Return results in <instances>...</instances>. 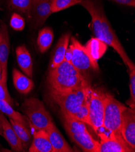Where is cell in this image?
Returning a JSON list of instances; mask_svg holds the SVG:
<instances>
[{"mask_svg": "<svg viewBox=\"0 0 135 152\" xmlns=\"http://www.w3.org/2000/svg\"><path fill=\"white\" fill-rule=\"evenodd\" d=\"M82 0H51L52 13L60 12L69 7L80 4Z\"/></svg>", "mask_w": 135, "mask_h": 152, "instance_id": "obj_23", "label": "cell"}, {"mask_svg": "<svg viewBox=\"0 0 135 152\" xmlns=\"http://www.w3.org/2000/svg\"><path fill=\"white\" fill-rule=\"evenodd\" d=\"M70 36V34H66L60 38L52 57L50 66L51 69L58 67L64 61L66 50L69 47Z\"/></svg>", "mask_w": 135, "mask_h": 152, "instance_id": "obj_18", "label": "cell"}, {"mask_svg": "<svg viewBox=\"0 0 135 152\" xmlns=\"http://www.w3.org/2000/svg\"><path fill=\"white\" fill-rule=\"evenodd\" d=\"M1 78H2V70H1V66H0V83L1 82Z\"/></svg>", "mask_w": 135, "mask_h": 152, "instance_id": "obj_32", "label": "cell"}, {"mask_svg": "<svg viewBox=\"0 0 135 152\" xmlns=\"http://www.w3.org/2000/svg\"><path fill=\"white\" fill-rule=\"evenodd\" d=\"M10 27L17 31H21L25 27V21L20 15L14 13L12 15L10 21Z\"/></svg>", "mask_w": 135, "mask_h": 152, "instance_id": "obj_26", "label": "cell"}, {"mask_svg": "<svg viewBox=\"0 0 135 152\" xmlns=\"http://www.w3.org/2000/svg\"><path fill=\"white\" fill-rule=\"evenodd\" d=\"M21 110L28 119L30 124L36 130H46L53 123L43 102L38 98L26 99L21 105Z\"/></svg>", "mask_w": 135, "mask_h": 152, "instance_id": "obj_4", "label": "cell"}, {"mask_svg": "<svg viewBox=\"0 0 135 152\" xmlns=\"http://www.w3.org/2000/svg\"><path fill=\"white\" fill-rule=\"evenodd\" d=\"M12 77L14 86L20 94L27 95L34 88V84L32 80L18 70H13Z\"/></svg>", "mask_w": 135, "mask_h": 152, "instance_id": "obj_17", "label": "cell"}, {"mask_svg": "<svg viewBox=\"0 0 135 152\" xmlns=\"http://www.w3.org/2000/svg\"><path fill=\"white\" fill-rule=\"evenodd\" d=\"M72 50L71 48L69 46L68 48L66 50V53H65V56H64V61H70V60L72 58Z\"/></svg>", "mask_w": 135, "mask_h": 152, "instance_id": "obj_30", "label": "cell"}, {"mask_svg": "<svg viewBox=\"0 0 135 152\" xmlns=\"http://www.w3.org/2000/svg\"><path fill=\"white\" fill-rule=\"evenodd\" d=\"M30 152H53L46 130H36L28 148Z\"/></svg>", "mask_w": 135, "mask_h": 152, "instance_id": "obj_15", "label": "cell"}, {"mask_svg": "<svg viewBox=\"0 0 135 152\" xmlns=\"http://www.w3.org/2000/svg\"><path fill=\"white\" fill-rule=\"evenodd\" d=\"M69 47L72 53L70 63L80 73L83 75V73L89 70H98V61L92 59L85 47L74 37L71 38V44Z\"/></svg>", "mask_w": 135, "mask_h": 152, "instance_id": "obj_7", "label": "cell"}, {"mask_svg": "<svg viewBox=\"0 0 135 152\" xmlns=\"http://www.w3.org/2000/svg\"><path fill=\"white\" fill-rule=\"evenodd\" d=\"M0 121L3 127V136L7 141L12 150L15 151H24L21 142L15 132L10 121H7L2 112H0Z\"/></svg>", "mask_w": 135, "mask_h": 152, "instance_id": "obj_13", "label": "cell"}, {"mask_svg": "<svg viewBox=\"0 0 135 152\" xmlns=\"http://www.w3.org/2000/svg\"><path fill=\"white\" fill-rule=\"evenodd\" d=\"M80 4L90 15L92 29L95 38L113 48L130 71L135 69L134 63L126 52L106 17L101 0H82Z\"/></svg>", "mask_w": 135, "mask_h": 152, "instance_id": "obj_1", "label": "cell"}, {"mask_svg": "<svg viewBox=\"0 0 135 152\" xmlns=\"http://www.w3.org/2000/svg\"><path fill=\"white\" fill-rule=\"evenodd\" d=\"M64 127L70 139L83 151L98 152L99 142L88 132L85 124L72 116L63 115Z\"/></svg>", "mask_w": 135, "mask_h": 152, "instance_id": "obj_3", "label": "cell"}, {"mask_svg": "<svg viewBox=\"0 0 135 152\" xmlns=\"http://www.w3.org/2000/svg\"><path fill=\"white\" fill-rule=\"evenodd\" d=\"M72 118L80 121H81V122L85 123V124H88L91 126V123L89 116V109L87 99H86L85 102L81 105V107H80L78 112L73 116H72Z\"/></svg>", "mask_w": 135, "mask_h": 152, "instance_id": "obj_25", "label": "cell"}, {"mask_svg": "<svg viewBox=\"0 0 135 152\" xmlns=\"http://www.w3.org/2000/svg\"><path fill=\"white\" fill-rule=\"evenodd\" d=\"M16 55L18 64L25 73L30 78L33 77V63L31 54L25 45H20L16 49Z\"/></svg>", "mask_w": 135, "mask_h": 152, "instance_id": "obj_16", "label": "cell"}, {"mask_svg": "<svg viewBox=\"0 0 135 152\" xmlns=\"http://www.w3.org/2000/svg\"><path fill=\"white\" fill-rule=\"evenodd\" d=\"M0 99L7 102L11 105L13 104V99L9 94L7 87L4 86L1 82L0 83Z\"/></svg>", "mask_w": 135, "mask_h": 152, "instance_id": "obj_28", "label": "cell"}, {"mask_svg": "<svg viewBox=\"0 0 135 152\" xmlns=\"http://www.w3.org/2000/svg\"><path fill=\"white\" fill-rule=\"evenodd\" d=\"M53 152H72L73 150L53 123L46 130Z\"/></svg>", "mask_w": 135, "mask_h": 152, "instance_id": "obj_14", "label": "cell"}, {"mask_svg": "<svg viewBox=\"0 0 135 152\" xmlns=\"http://www.w3.org/2000/svg\"><path fill=\"white\" fill-rule=\"evenodd\" d=\"M47 81L50 93H66L89 86L84 76L64 60L58 67L50 69Z\"/></svg>", "mask_w": 135, "mask_h": 152, "instance_id": "obj_2", "label": "cell"}, {"mask_svg": "<svg viewBox=\"0 0 135 152\" xmlns=\"http://www.w3.org/2000/svg\"><path fill=\"white\" fill-rule=\"evenodd\" d=\"M52 13L51 0H32L28 18L34 28H38Z\"/></svg>", "mask_w": 135, "mask_h": 152, "instance_id": "obj_10", "label": "cell"}, {"mask_svg": "<svg viewBox=\"0 0 135 152\" xmlns=\"http://www.w3.org/2000/svg\"><path fill=\"white\" fill-rule=\"evenodd\" d=\"M126 107L113 96L106 94L105 98L102 128L109 132L121 134L122 113Z\"/></svg>", "mask_w": 135, "mask_h": 152, "instance_id": "obj_6", "label": "cell"}, {"mask_svg": "<svg viewBox=\"0 0 135 152\" xmlns=\"http://www.w3.org/2000/svg\"><path fill=\"white\" fill-rule=\"evenodd\" d=\"M109 135L98 133L101 138L98 152H130L134 151L124 140L121 134L109 132Z\"/></svg>", "mask_w": 135, "mask_h": 152, "instance_id": "obj_9", "label": "cell"}, {"mask_svg": "<svg viewBox=\"0 0 135 152\" xmlns=\"http://www.w3.org/2000/svg\"><path fill=\"white\" fill-rule=\"evenodd\" d=\"M84 47L90 56L95 61L103 56L107 50V45L95 37L90 39Z\"/></svg>", "mask_w": 135, "mask_h": 152, "instance_id": "obj_19", "label": "cell"}, {"mask_svg": "<svg viewBox=\"0 0 135 152\" xmlns=\"http://www.w3.org/2000/svg\"><path fill=\"white\" fill-rule=\"evenodd\" d=\"M32 0H9V6L19 12L26 15L28 17Z\"/></svg>", "mask_w": 135, "mask_h": 152, "instance_id": "obj_24", "label": "cell"}, {"mask_svg": "<svg viewBox=\"0 0 135 152\" xmlns=\"http://www.w3.org/2000/svg\"><path fill=\"white\" fill-rule=\"evenodd\" d=\"M1 39L0 41V66L2 70L1 83L7 87V63L9 53L10 39L7 26L4 24L1 25Z\"/></svg>", "mask_w": 135, "mask_h": 152, "instance_id": "obj_12", "label": "cell"}, {"mask_svg": "<svg viewBox=\"0 0 135 152\" xmlns=\"http://www.w3.org/2000/svg\"><path fill=\"white\" fill-rule=\"evenodd\" d=\"M0 135L2 136L3 135V127H2V124L1 121H0Z\"/></svg>", "mask_w": 135, "mask_h": 152, "instance_id": "obj_31", "label": "cell"}, {"mask_svg": "<svg viewBox=\"0 0 135 152\" xmlns=\"http://www.w3.org/2000/svg\"><path fill=\"white\" fill-rule=\"evenodd\" d=\"M121 133L126 142L134 150L135 148V111L126 107L122 113Z\"/></svg>", "mask_w": 135, "mask_h": 152, "instance_id": "obj_11", "label": "cell"}, {"mask_svg": "<svg viewBox=\"0 0 135 152\" xmlns=\"http://www.w3.org/2000/svg\"><path fill=\"white\" fill-rule=\"evenodd\" d=\"M89 86L66 93H50L63 115L73 116L87 99Z\"/></svg>", "mask_w": 135, "mask_h": 152, "instance_id": "obj_5", "label": "cell"}, {"mask_svg": "<svg viewBox=\"0 0 135 152\" xmlns=\"http://www.w3.org/2000/svg\"><path fill=\"white\" fill-rule=\"evenodd\" d=\"M1 30H0V41H1Z\"/></svg>", "mask_w": 135, "mask_h": 152, "instance_id": "obj_33", "label": "cell"}, {"mask_svg": "<svg viewBox=\"0 0 135 152\" xmlns=\"http://www.w3.org/2000/svg\"><path fill=\"white\" fill-rule=\"evenodd\" d=\"M111 1H113L117 4H121V5H124V6H130L133 7H134L135 6V0H111Z\"/></svg>", "mask_w": 135, "mask_h": 152, "instance_id": "obj_29", "label": "cell"}, {"mask_svg": "<svg viewBox=\"0 0 135 152\" xmlns=\"http://www.w3.org/2000/svg\"><path fill=\"white\" fill-rule=\"evenodd\" d=\"M130 101L129 102L130 108L134 109L135 102V69L130 71Z\"/></svg>", "mask_w": 135, "mask_h": 152, "instance_id": "obj_27", "label": "cell"}, {"mask_svg": "<svg viewBox=\"0 0 135 152\" xmlns=\"http://www.w3.org/2000/svg\"><path fill=\"white\" fill-rule=\"evenodd\" d=\"M10 123L12 126L15 132L17 134L24 150H26L32 141V136L28 129L20 124L17 121L10 119Z\"/></svg>", "mask_w": 135, "mask_h": 152, "instance_id": "obj_21", "label": "cell"}, {"mask_svg": "<svg viewBox=\"0 0 135 152\" xmlns=\"http://www.w3.org/2000/svg\"><path fill=\"white\" fill-rule=\"evenodd\" d=\"M0 112L7 115L9 119L17 121L28 129L31 126L28 119L26 116H24L15 110L11 105H10L7 102L1 99H0Z\"/></svg>", "mask_w": 135, "mask_h": 152, "instance_id": "obj_20", "label": "cell"}, {"mask_svg": "<svg viewBox=\"0 0 135 152\" xmlns=\"http://www.w3.org/2000/svg\"><path fill=\"white\" fill-rule=\"evenodd\" d=\"M54 38L53 32L50 27H46L39 32L37 44L40 52L44 53L50 48Z\"/></svg>", "mask_w": 135, "mask_h": 152, "instance_id": "obj_22", "label": "cell"}, {"mask_svg": "<svg viewBox=\"0 0 135 152\" xmlns=\"http://www.w3.org/2000/svg\"><path fill=\"white\" fill-rule=\"evenodd\" d=\"M106 94L88 88L87 99L88 105L89 116L91 127L98 133L102 127L105 98Z\"/></svg>", "mask_w": 135, "mask_h": 152, "instance_id": "obj_8", "label": "cell"}]
</instances>
